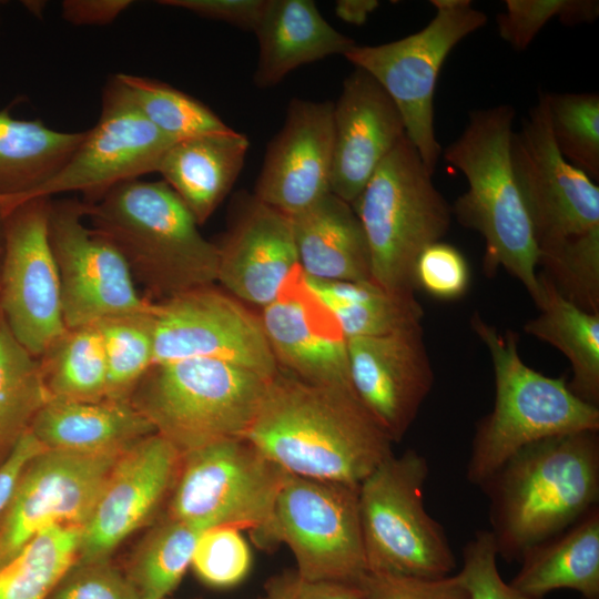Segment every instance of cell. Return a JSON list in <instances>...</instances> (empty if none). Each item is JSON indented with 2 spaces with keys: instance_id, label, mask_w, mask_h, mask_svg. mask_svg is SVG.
I'll return each instance as SVG.
<instances>
[{
  "instance_id": "6da1fadb",
  "label": "cell",
  "mask_w": 599,
  "mask_h": 599,
  "mask_svg": "<svg viewBox=\"0 0 599 599\" xmlns=\"http://www.w3.org/2000/svg\"><path fill=\"white\" fill-rule=\"evenodd\" d=\"M243 437L292 475L353 486L393 455V441L353 389L281 367Z\"/></svg>"
},
{
  "instance_id": "7a4b0ae2",
  "label": "cell",
  "mask_w": 599,
  "mask_h": 599,
  "mask_svg": "<svg viewBox=\"0 0 599 599\" xmlns=\"http://www.w3.org/2000/svg\"><path fill=\"white\" fill-rule=\"evenodd\" d=\"M479 488L489 502L498 557L519 562L528 548L598 506V432L565 434L527 445Z\"/></svg>"
},
{
  "instance_id": "3957f363",
  "label": "cell",
  "mask_w": 599,
  "mask_h": 599,
  "mask_svg": "<svg viewBox=\"0 0 599 599\" xmlns=\"http://www.w3.org/2000/svg\"><path fill=\"white\" fill-rule=\"evenodd\" d=\"M85 205L91 227L113 243L150 301L162 302L217 281V245L201 234L164 181H126Z\"/></svg>"
},
{
  "instance_id": "277c9868",
  "label": "cell",
  "mask_w": 599,
  "mask_h": 599,
  "mask_svg": "<svg viewBox=\"0 0 599 599\" xmlns=\"http://www.w3.org/2000/svg\"><path fill=\"white\" fill-rule=\"evenodd\" d=\"M516 111L510 104L469 112L463 133L444 151L445 160L463 172L468 189L451 207L463 226L485 241L484 271L506 270L538 300V246L515 182L510 140Z\"/></svg>"
},
{
  "instance_id": "5b68a950",
  "label": "cell",
  "mask_w": 599,
  "mask_h": 599,
  "mask_svg": "<svg viewBox=\"0 0 599 599\" xmlns=\"http://www.w3.org/2000/svg\"><path fill=\"white\" fill-rule=\"evenodd\" d=\"M470 325L491 356L495 403L476 425L466 467L469 483L479 487L518 450L538 440L599 432V407L578 398L564 377L526 365L516 333L498 331L478 313Z\"/></svg>"
},
{
  "instance_id": "8992f818",
  "label": "cell",
  "mask_w": 599,
  "mask_h": 599,
  "mask_svg": "<svg viewBox=\"0 0 599 599\" xmlns=\"http://www.w3.org/2000/svg\"><path fill=\"white\" fill-rule=\"evenodd\" d=\"M270 378L210 358L154 365L129 399L182 455L205 445L243 437Z\"/></svg>"
},
{
  "instance_id": "52a82bcc",
  "label": "cell",
  "mask_w": 599,
  "mask_h": 599,
  "mask_svg": "<svg viewBox=\"0 0 599 599\" xmlns=\"http://www.w3.org/2000/svg\"><path fill=\"white\" fill-rule=\"evenodd\" d=\"M352 207L366 235L372 281L392 292L415 293V263L446 235L453 212L406 134Z\"/></svg>"
},
{
  "instance_id": "ba28073f",
  "label": "cell",
  "mask_w": 599,
  "mask_h": 599,
  "mask_svg": "<svg viewBox=\"0 0 599 599\" xmlns=\"http://www.w3.org/2000/svg\"><path fill=\"white\" fill-rule=\"evenodd\" d=\"M427 459L394 454L358 487V511L369 573L437 579L451 575L455 554L443 526L425 508Z\"/></svg>"
},
{
  "instance_id": "9c48e42d",
  "label": "cell",
  "mask_w": 599,
  "mask_h": 599,
  "mask_svg": "<svg viewBox=\"0 0 599 599\" xmlns=\"http://www.w3.org/2000/svg\"><path fill=\"white\" fill-rule=\"evenodd\" d=\"M288 475L246 438L222 439L182 455L165 516L202 530H248L260 548L272 549L274 508Z\"/></svg>"
},
{
  "instance_id": "30bf717a",
  "label": "cell",
  "mask_w": 599,
  "mask_h": 599,
  "mask_svg": "<svg viewBox=\"0 0 599 599\" xmlns=\"http://www.w3.org/2000/svg\"><path fill=\"white\" fill-rule=\"evenodd\" d=\"M436 10L426 27L405 38L354 45L344 57L369 73L399 110L405 133L434 174L441 155L434 126V97L440 69L453 49L487 23L469 0H432Z\"/></svg>"
},
{
  "instance_id": "8fae6325",
  "label": "cell",
  "mask_w": 599,
  "mask_h": 599,
  "mask_svg": "<svg viewBox=\"0 0 599 599\" xmlns=\"http://www.w3.org/2000/svg\"><path fill=\"white\" fill-rule=\"evenodd\" d=\"M358 487L290 474L276 499L272 547L285 544L308 580L363 587L368 577Z\"/></svg>"
},
{
  "instance_id": "7c38bea8",
  "label": "cell",
  "mask_w": 599,
  "mask_h": 599,
  "mask_svg": "<svg viewBox=\"0 0 599 599\" xmlns=\"http://www.w3.org/2000/svg\"><path fill=\"white\" fill-rule=\"evenodd\" d=\"M50 203L48 197L32 199L2 216L0 318L35 358L67 329L48 234Z\"/></svg>"
},
{
  "instance_id": "4fadbf2b",
  "label": "cell",
  "mask_w": 599,
  "mask_h": 599,
  "mask_svg": "<svg viewBox=\"0 0 599 599\" xmlns=\"http://www.w3.org/2000/svg\"><path fill=\"white\" fill-rule=\"evenodd\" d=\"M82 200L51 199L48 234L58 270L68 328L106 317L144 312L153 301L141 296L123 256L103 234L84 224Z\"/></svg>"
},
{
  "instance_id": "5bb4252c",
  "label": "cell",
  "mask_w": 599,
  "mask_h": 599,
  "mask_svg": "<svg viewBox=\"0 0 599 599\" xmlns=\"http://www.w3.org/2000/svg\"><path fill=\"white\" fill-rule=\"evenodd\" d=\"M154 365L227 362L271 378L278 369L258 315L211 286L154 302Z\"/></svg>"
},
{
  "instance_id": "9a60e30c",
  "label": "cell",
  "mask_w": 599,
  "mask_h": 599,
  "mask_svg": "<svg viewBox=\"0 0 599 599\" xmlns=\"http://www.w3.org/2000/svg\"><path fill=\"white\" fill-rule=\"evenodd\" d=\"M510 161L538 248L599 226V187L557 150L544 92L512 132Z\"/></svg>"
},
{
  "instance_id": "2e32d148",
  "label": "cell",
  "mask_w": 599,
  "mask_h": 599,
  "mask_svg": "<svg viewBox=\"0 0 599 599\" xmlns=\"http://www.w3.org/2000/svg\"><path fill=\"white\" fill-rule=\"evenodd\" d=\"M123 451L83 454L44 448L32 457L0 518V565L50 527L83 529Z\"/></svg>"
},
{
  "instance_id": "e0dca14e",
  "label": "cell",
  "mask_w": 599,
  "mask_h": 599,
  "mask_svg": "<svg viewBox=\"0 0 599 599\" xmlns=\"http://www.w3.org/2000/svg\"><path fill=\"white\" fill-rule=\"evenodd\" d=\"M173 143L144 118L114 75L103 90L95 125L85 131L63 167L29 200L77 192L84 203H94L114 186L156 172Z\"/></svg>"
},
{
  "instance_id": "ac0fdd59",
  "label": "cell",
  "mask_w": 599,
  "mask_h": 599,
  "mask_svg": "<svg viewBox=\"0 0 599 599\" xmlns=\"http://www.w3.org/2000/svg\"><path fill=\"white\" fill-rule=\"evenodd\" d=\"M182 454L151 434L126 448L114 464L81 531L77 559L110 558L116 547L166 506Z\"/></svg>"
},
{
  "instance_id": "d6986e66",
  "label": "cell",
  "mask_w": 599,
  "mask_h": 599,
  "mask_svg": "<svg viewBox=\"0 0 599 599\" xmlns=\"http://www.w3.org/2000/svg\"><path fill=\"white\" fill-rule=\"evenodd\" d=\"M352 388L394 443H399L432 390L434 372L422 324L347 339Z\"/></svg>"
},
{
  "instance_id": "ffe728a7",
  "label": "cell",
  "mask_w": 599,
  "mask_h": 599,
  "mask_svg": "<svg viewBox=\"0 0 599 599\" xmlns=\"http://www.w3.org/2000/svg\"><path fill=\"white\" fill-rule=\"evenodd\" d=\"M258 317L278 367L313 384L353 389L347 338L300 266Z\"/></svg>"
},
{
  "instance_id": "44dd1931",
  "label": "cell",
  "mask_w": 599,
  "mask_h": 599,
  "mask_svg": "<svg viewBox=\"0 0 599 599\" xmlns=\"http://www.w3.org/2000/svg\"><path fill=\"white\" fill-rule=\"evenodd\" d=\"M333 102L293 99L272 139L254 196L293 215L331 192Z\"/></svg>"
},
{
  "instance_id": "7402d4cb",
  "label": "cell",
  "mask_w": 599,
  "mask_h": 599,
  "mask_svg": "<svg viewBox=\"0 0 599 599\" xmlns=\"http://www.w3.org/2000/svg\"><path fill=\"white\" fill-rule=\"evenodd\" d=\"M216 245L217 282L235 298L261 308L300 266L290 215L254 194L235 197L230 226Z\"/></svg>"
},
{
  "instance_id": "603a6c76",
  "label": "cell",
  "mask_w": 599,
  "mask_h": 599,
  "mask_svg": "<svg viewBox=\"0 0 599 599\" xmlns=\"http://www.w3.org/2000/svg\"><path fill=\"white\" fill-rule=\"evenodd\" d=\"M405 134L392 98L369 73L355 68L333 103L331 192L352 205Z\"/></svg>"
},
{
  "instance_id": "cb8c5ba5",
  "label": "cell",
  "mask_w": 599,
  "mask_h": 599,
  "mask_svg": "<svg viewBox=\"0 0 599 599\" xmlns=\"http://www.w3.org/2000/svg\"><path fill=\"white\" fill-rule=\"evenodd\" d=\"M30 432L45 449L104 454L123 451L155 429L130 399L105 397L48 400Z\"/></svg>"
},
{
  "instance_id": "d4e9b609",
  "label": "cell",
  "mask_w": 599,
  "mask_h": 599,
  "mask_svg": "<svg viewBox=\"0 0 599 599\" xmlns=\"http://www.w3.org/2000/svg\"><path fill=\"white\" fill-rule=\"evenodd\" d=\"M290 217L298 264L307 277L372 280L366 235L349 203L329 192Z\"/></svg>"
},
{
  "instance_id": "484cf974",
  "label": "cell",
  "mask_w": 599,
  "mask_h": 599,
  "mask_svg": "<svg viewBox=\"0 0 599 599\" xmlns=\"http://www.w3.org/2000/svg\"><path fill=\"white\" fill-rule=\"evenodd\" d=\"M255 34L260 53L254 83L263 89L301 65L344 55L356 45L322 17L312 0H267Z\"/></svg>"
},
{
  "instance_id": "4316f807",
  "label": "cell",
  "mask_w": 599,
  "mask_h": 599,
  "mask_svg": "<svg viewBox=\"0 0 599 599\" xmlns=\"http://www.w3.org/2000/svg\"><path fill=\"white\" fill-rule=\"evenodd\" d=\"M248 148L247 136L234 129L179 141L156 172L202 225L233 187Z\"/></svg>"
},
{
  "instance_id": "83f0119b",
  "label": "cell",
  "mask_w": 599,
  "mask_h": 599,
  "mask_svg": "<svg viewBox=\"0 0 599 599\" xmlns=\"http://www.w3.org/2000/svg\"><path fill=\"white\" fill-rule=\"evenodd\" d=\"M509 582L532 599L571 589L582 599H599V506L561 532L528 548Z\"/></svg>"
},
{
  "instance_id": "f1b7e54d",
  "label": "cell",
  "mask_w": 599,
  "mask_h": 599,
  "mask_svg": "<svg viewBox=\"0 0 599 599\" xmlns=\"http://www.w3.org/2000/svg\"><path fill=\"white\" fill-rule=\"evenodd\" d=\"M85 131L61 132L0 110V213L28 201L68 162Z\"/></svg>"
},
{
  "instance_id": "f546056e",
  "label": "cell",
  "mask_w": 599,
  "mask_h": 599,
  "mask_svg": "<svg viewBox=\"0 0 599 599\" xmlns=\"http://www.w3.org/2000/svg\"><path fill=\"white\" fill-rule=\"evenodd\" d=\"M539 314L525 332L559 349L570 362L568 388L581 400L599 407V314L589 313L562 297L551 282L538 273Z\"/></svg>"
},
{
  "instance_id": "4dcf8cb0",
  "label": "cell",
  "mask_w": 599,
  "mask_h": 599,
  "mask_svg": "<svg viewBox=\"0 0 599 599\" xmlns=\"http://www.w3.org/2000/svg\"><path fill=\"white\" fill-rule=\"evenodd\" d=\"M305 280L333 312L347 339L386 335L422 324L424 311L415 293L392 292L372 280L323 281L306 275Z\"/></svg>"
},
{
  "instance_id": "1f68e13d",
  "label": "cell",
  "mask_w": 599,
  "mask_h": 599,
  "mask_svg": "<svg viewBox=\"0 0 599 599\" xmlns=\"http://www.w3.org/2000/svg\"><path fill=\"white\" fill-rule=\"evenodd\" d=\"M38 361L48 400L106 397V362L97 324L67 327Z\"/></svg>"
},
{
  "instance_id": "d6a6232c",
  "label": "cell",
  "mask_w": 599,
  "mask_h": 599,
  "mask_svg": "<svg viewBox=\"0 0 599 599\" xmlns=\"http://www.w3.org/2000/svg\"><path fill=\"white\" fill-rule=\"evenodd\" d=\"M203 531L164 515L145 535L122 566L141 599H164L177 588Z\"/></svg>"
},
{
  "instance_id": "836d02e7",
  "label": "cell",
  "mask_w": 599,
  "mask_h": 599,
  "mask_svg": "<svg viewBox=\"0 0 599 599\" xmlns=\"http://www.w3.org/2000/svg\"><path fill=\"white\" fill-rule=\"evenodd\" d=\"M47 402L38 358L17 342L0 318V465Z\"/></svg>"
},
{
  "instance_id": "e575fe53",
  "label": "cell",
  "mask_w": 599,
  "mask_h": 599,
  "mask_svg": "<svg viewBox=\"0 0 599 599\" xmlns=\"http://www.w3.org/2000/svg\"><path fill=\"white\" fill-rule=\"evenodd\" d=\"M82 528L50 527L0 565V599H45L77 559Z\"/></svg>"
},
{
  "instance_id": "d590c367",
  "label": "cell",
  "mask_w": 599,
  "mask_h": 599,
  "mask_svg": "<svg viewBox=\"0 0 599 599\" xmlns=\"http://www.w3.org/2000/svg\"><path fill=\"white\" fill-rule=\"evenodd\" d=\"M144 118L172 142L232 130L201 101L159 80L119 73Z\"/></svg>"
},
{
  "instance_id": "8d00e7d4",
  "label": "cell",
  "mask_w": 599,
  "mask_h": 599,
  "mask_svg": "<svg viewBox=\"0 0 599 599\" xmlns=\"http://www.w3.org/2000/svg\"><path fill=\"white\" fill-rule=\"evenodd\" d=\"M154 302L150 309L106 317L95 323L102 338L109 398L129 399L154 366Z\"/></svg>"
},
{
  "instance_id": "74e56055",
  "label": "cell",
  "mask_w": 599,
  "mask_h": 599,
  "mask_svg": "<svg viewBox=\"0 0 599 599\" xmlns=\"http://www.w3.org/2000/svg\"><path fill=\"white\" fill-rule=\"evenodd\" d=\"M557 292L599 314V226L538 248V266Z\"/></svg>"
},
{
  "instance_id": "f35d334b",
  "label": "cell",
  "mask_w": 599,
  "mask_h": 599,
  "mask_svg": "<svg viewBox=\"0 0 599 599\" xmlns=\"http://www.w3.org/2000/svg\"><path fill=\"white\" fill-rule=\"evenodd\" d=\"M554 143L562 158L599 180V94L544 92Z\"/></svg>"
},
{
  "instance_id": "ab89813d",
  "label": "cell",
  "mask_w": 599,
  "mask_h": 599,
  "mask_svg": "<svg viewBox=\"0 0 599 599\" xmlns=\"http://www.w3.org/2000/svg\"><path fill=\"white\" fill-rule=\"evenodd\" d=\"M599 14L593 0H506L496 17L499 35L515 50H525L552 18L567 26L592 22Z\"/></svg>"
},
{
  "instance_id": "60d3db41",
  "label": "cell",
  "mask_w": 599,
  "mask_h": 599,
  "mask_svg": "<svg viewBox=\"0 0 599 599\" xmlns=\"http://www.w3.org/2000/svg\"><path fill=\"white\" fill-rule=\"evenodd\" d=\"M191 567L207 586L229 588L241 582L251 568V551L232 526L205 529L195 545Z\"/></svg>"
},
{
  "instance_id": "b9f144b4",
  "label": "cell",
  "mask_w": 599,
  "mask_h": 599,
  "mask_svg": "<svg viewBox=\"0 0 599 599\" xmlns=\"http://www.w3.org/2000/svg\"><path fill=\"white\" fill-rule=\"evenodd\" d=\"M45 599H141L122 566L112 558L75 559Z\"/></svg>"
},
{
  "instance_id": "7bdbcfd3",
  "label": "cell",
  "mask_w": 599,
  "mask_h": 599,
  "mask_svg": "<svg viewBox=\"0 0 599 599\" xmlns=\"http://www.w3.org/2000/svg\"><path fill=\"white\" fill-rule=\"evenodd\" d=\"M415 287L438 300H457L467 292L470 271L465 256L445 242L427 246L414 267Z\"/></svg>"
},
{
  "instance_id": "ee69618b",
  "label": "cell",
  "mask_w": 599,
  "mask_h": 599,
  "mask_svg": "<svg viewBox=\"0 0 599 599\" xmlns=\"http://www.w3.org/2000/svg\"><path fill=\"white\" fill-rule=\"evenodd\" d=\"M497 549L490 530H478L463 549L457 573L470 599H532L506 583L497 567Z\"/></svg>"
},
{
  "instance_id": "f6af8a7d",
  "label": "cell",
  "mask_w": 599,
  "mask_h": 599,
  "mask_svg": "<svg viewBox=\"0 0 599 599\" xmlns=\"http://www.w3.org/2000/svg\"><path fill=\"white\" fill-rule=\"evenodd\" d=\"M363 588L366 599H470L458 575L420 579L369 573Z\"/></svg>"
},
{
  "instance_id": "bcb514c9",
  "label": "cell",
  "mask_w": 599,
  "mask_h": 599,
  "mask_svg": "<svg viewBox=\"0 0 599 599\" xmlns=\"http://www.w3.org/2000/svg\"><path fill=\"white\" fill-rule=\"evenodd\" d=\"M262 599H366V592L361 586L308 580L285 570L266 580Z\"/></svg>"
},
{
  "instance_id": "7dc6e473",
  "label": "cell",
  "mask_w": 599,
  "mask_h": 599,
  "mask_svg": "<svg viewBox=\"0 0 599 599\" xmlns=\"http://www.w3.org/2000/svg\"><path fill=\"white\" fill-rule=\"evenodd\" d=\"M159 3L255 32L267 0H162Z\"/></svg>"
},
{
  "instance_id": "c3c4849f",
  "label": "cell",
  "mask_w": 599,
  "mask_h": 599,
  "mask_svg": "<svg viewBox=\"0 0 599 599\" xmlns=\"http://www.w3.org/2000/svg\"><path fill=\"white\" fill-rule=\"evenodd\" d=\"M132 3L131 0H64L61 12L63 19L74 26H104Z\"/></svg>"
},
{
  "instance_id": "681fc988",
  "label": "cell",
  "mask_w": 599,
  "mask_h": 599,
  "mask_svg": "<svg viewBox=\"0 0 599 599\" xmlns=\"http://www.w3.org/2000/svg\"><path fill=\"white\" fill-rule=\"evenodd\" d=\"M43 449L44 447L29 430L19 440L6 461L0 465V518L12 497L22 469L32 457Z\"/></svg>"
},
{
  "instance_id": "f907efd6",
  "label": "cell",
  "mask_w": 599,
  "mask_h": 599,
  "mask_svg": "<svg viewBox=\"0 0 599 599\" xmlns=\"http://www.w3.org/2000/svg\"><path fill=\"white\" fill-rule=\"evenodd\" d=\"M378 7L377 0H338L334 11L346 23L362 26Z\"/></svg>"
},
{
  "instance_id": "816d5d0a",
  "label": "cell",
  "mask_w": 599,
  "mask_h": 599,
  "mask_svg": "<svg viewBox=\"0 0 599 599\" xmlns=\"http://www.w3.org/2000/svg\"><path fill=\"white\" fill-rule=\"evenodd\" d=\"M2 253H3V220L0 213V271H1Z\"/></svg>"
},
{
  "instance_id": "f5cc1de1",
  "label": "cell",
  "mask_w": 599,
  "mask_h": 599,
  "mask_svg": "<svg viewBox=\"0 0 599 599\" xmlns=\"http://www.w3.org/2000/svg\"><path fill=\"white\" fill-rule=\"evenodd\" d=\"M164 599H167V598H164Z\"/></svg>"
}]
</instances>
